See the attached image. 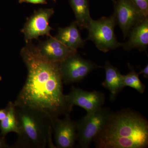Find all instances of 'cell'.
<instances>
[{
    "mask_svg": "<svg viewBox=\"0 0 148 148\" xmlns=\"http://www.w3.org/2000/svg\"><path fill=\"white\" fill-rule=\"evenodd\" d=\"M64 116V118H59L53 123L56 147L73 148L77 138L76 122L71 119L70 114Z\"/></svg>",
    "mask_w": 148,
    "mask_h": 148,
    "instance_id": "cell-10",
    "label": "cell"
},
{
    "mask_svg": "<svg viewBox=\"0 0 148 148\" xmlns=\"http://www.w3.org/2000/svg\"><path fill=\"white\" fill-rule=\"evenodd\" d=\"M112 1H113L114 3L115 1L114 0H112Z\"/></svg>",
    "mask_w": 148,
    "mask_h": 148,
    "instance_id": "cell-25",
    "label": "cell"
},
{
    "mask_svg": "<svg viewBox=\"0 0 148 148\" xmlns=\"http://www.w3.org/2000/svg\"><path fill=\"white\" fill-rule=\"evenodd\" d=\"M70 2L79 29V30L86 29L91 18L88 0H70Z\"/></svg>",
    "mask_w": 148,
    "mask_h": 148,
    "instance_id": "cell-15",
    "label": "cell"
},
{
    "mask_svg": "<svg viewBox=\"0 0 148 148\" xmlns=\"http://www.w3.org/2000/svg\"><path fill=\"white\" fill-rule=\"evenodd\" d=\"M2 80V77L1 76H0V81H1V80Z\"/></svg>",
    "mask_w": 148,
    "mask_h": 148,
    "instance_id": "cell-23",
    "label": "cell"
},
{
    "mask_svg": "<svg viewBox=\"0 0 148 148\" xmlns=\"http://www.w3.org/2000/svg\"><path fill=\"white\" fill-rule=\"evenodd\" d=\"M56 38L68 47L77 49L84 47L86 40L82 39L75 21H73L69 27L59 28Z\"/></svg>",
    "mask_w": 148,
    "mask_h": 148,
    "instance_id": "cell-14",
    "label": "cell"
},
{
    "mask_svg": "<svg viewBox=\"0 0 148 148\" xmlns=\"http://www.w3.org/2000/svg\"><path fill=\"white\" fill-rule=\"evenodd\" d=\"M145 16L148 15V0H132Z\"/></svg>",
    "mask_w": 148,
    "mask_h": 148,
    "instance_id": "cell-18",
    "label": "cell"
},
{
    "mask_svg": "<svg viewBox=\"0 0 148 148\" xmlns=\"http://www.w3.org/2000/svg\"><path fill=\"white\" fill-rule=\"evenodd\" d=\"M15 108L19 132L12 148H56L51 139L53 122L48 115L33 108L15 106Z\"/></svg>",
    "mask_w": 148,
    "mask_h": 148,
    "instance_id": "cell-3",
    "label": "cell"
},
{
    "mask_svg": "<svg viewBox=\"0 0 148 148\" xmlns=\"http://www.w3.org/2000/svg\"><path fill=\"white\" fill-rule=\"evenodd\" d=\"M130 71L126 75H123V84L124 87L129 86L134 88L141 94H143L146 89V86L142 82L139 78V75L135 69L128 64Z\"/></svg>",
    "mask_w": 148,
    "mask_h": 148,
    "instance_id": "cell-17",
    "label": "cell"
},
{
    "mask_svg": "<svg viewBox=\"0 0 148 148\" xmlns=\"http://www.w3.org/2000/svg\"><path fill=\"white\" fill-rule=\"evenodd\" d=\"M52 1H53L54 2H56V0H52Z\"/></svg>",
    "mask_w": 148,
    "mask_h": 148,
    "instance_id": "cell-24",
    "label": "cell"
},
{
    "mask_svg": "<svg viewBox=\"0 0 148 148\" xmlns=\"http://www.w3.org/2000/svg\"><path fill=\"white\" fill-rule=\"evenodd\" d=\"M20 55L28 74L14 105L42 111L50 117L53 124L61 116L71 114L73 107L65 98L60 63L46 58L32 40L26 43Z\"/></svg>",
    "mask_w": 148,
    "mask_h": 148,
    "instance_id": "cell-1",
    "label": "cell"
},
{
    "mask_svg": "<svg viewBox=\"0 0 148 148\" xmlns=\"http://www.w3.org/2000/svg\"><path fill=\"white\" fill-rule=\"evenodd\" d=\"M116 25L113 14L98 20L91 18L86 28L88 36L86 40L92 41L99 50L104 53L121 47V43L118 41L114 33Z\"/></svg>",
    "mask_w": 148,
    "mask_h": 148,
    "instance_id": "cell-4",
    "label": "cell"
},
{
    "mask_svg": "<svg viewBox=\"0 0 148 148\" xmlns=\"http://www.w3.org/2000/svg\"><path fill=\"white\" fill-rule=\"evenodd\" d=\"M114 9L116 25L121 29L124 39L128 37L133 27L147 17L132 0H117L115 1Z\"/></svg>",
    "mask_w": 148,
    "mask_h": 148,
    "instance_id": "cell-7",
    "label": "cell"
},
{
    "mask_svg": "<svg viewBox=\"0 0 148 148\" xmlns=\"http://www.w3.org/2000/svg\"><path fill=\"white\" fill-rule=\"evenodd\" d=\"M37 47L46 58L57 63H61L70 56L77 53V50L68 47L52 36L46 40L40 41Z\"/></svg>",
    "mask_w": 148,
    "mask_h": 148,
    "instance_id": "cell-11",
    "label": "cell"
},
{
    "mask_svg": "<svg viewBox=\"0 0 148 148\" xmlns=\"http://www.w3.org/2000/svg\"><path fill=\"white\" fill-rule=\"evenodd\" d=\"M7 112V108L5 109L0 110V121L2 120L4 118L6 115Z\"/></svg>",
    "mask_w": 148,
    "mask_h": 148,
    "instance_id": "cell-22",
    "label": "cell"
},
{
    "mask_svg": "<svg viewBox=\"0 0 148 148\" xmlns=\"http://www.w3.org/2000/svg\"><path fill=\"white\" fill-rule=\"evenodd\" d=\"M19 3H31L34 4H47V0H18Z\"/></svg>",
    "mask_w": 148,
    "mask_h": 148,
    "instance_id": "cell-19",
    "label": "cell"
},
{
    "mask_svg": "<svg viewBox=\"0 0 148 148\" xmlns=\"http://www.w3.org/2000/svg\"><path fill=\"white\" fill-rule=\"evenodd\" d=\"M59 66L63 84H65L80 82L93 70L101 67L83 58L77 53L66 58L60 63Z\"/></svg>",
    "mask_w": 148,
    "mask_h": 148,
    "instance_id": "cell-6",
    "label": "cell"
},
{
    "mask_svg": "<svg viewBox=\"0 0 148 148\" xmlns=\"http://www.w3.org/2000/svg\"><path fill=\"white\" fill-rule=\"evenodd\" d=\"M139 75H141V74H142L143 75V76H144V77L145 78H148V65L147 64L146 65L145 67L143 69H141L140 71V72L138 73Z\"/></svg>",
    "mask_w": 148,
    "mask_h": 148,
    "instance_id": "cell-21",
    "label": "cell"
},
{
    "mask_svg": "<svg viewBox=\"0 0 148 148\" xmlns=\"http://www.w3.org/2000/svg\"><path fill=\"white\" fill-rule=\"evenodd\" d=\"M126 42L121 43L124 50L130 51L138 48L141 51H146L148 45V17L133 27Z\"/></svg>",
    "mask_w": 148,
    "mask_h": 148,
    "instance_id": "cell-12",
    "label": "cell"
},
{
    "mask_svg": "<svg viewBox=\"0 0 148 148\" xmlns=\"http://www.w3.org/2000/svg\"><path fill=\"white\" fill-rule=\"evenodd\" d=\"M10 146L8 145L6 140L5 136H3L0 134V148H10Z\"/></svg>",
    "mask_w": 148,
    "mask_h": 148,
    "instance_id": "cell-20",
    "label": "cell"
},
{
    "mask_svg": "<svg viewBox=\"0 0 148 148\" xmlns=\"http://www.w3.org/2000/svg\"><path fill=\"white\" fill-rule=\"evenodd\" d=\"M113 112L108 108H102L99 110L85 116L76 122L79 147L88 148L95 136L106 124Z\"/></svg>",
    "mask_w": 148,
    "mask_h": 148,
    "instance_id": "cell-5",
    "label": "cell"
},
{
    "mask_svg": "<svg viewBox=\"0 0 148 148\" xmlns=\"http://www.w3.org/2000/svg\"><path fill=\"white\" fill-rule=\"evenodd\" d=\"M54 13L53 8H40L35 10L32 16L27 18L21 30L26 43L34 39L38 40L40 36H51L50 32L53 29L49 26V21Z\"/></svg>",
    "mask_w": 148,
    "mask_h": 148,
    "instance_id": "cell-8",
    "label": "cell"
},
{
    "mask_svg": "<svg viewBox=\"0 0 148 148\" xmlns=\"http://www.w3.org/2000/svg\"><path fill=\"white\" fill-rule=\"evenodd\" d=\"M6 115L3 119L0 121L1 135L5 136L10 132L18 134V121L15 111V106L12 102H9Z\"/></svg>",
    "mask_w": 148,
    "mask_h": 148,
    "instance_id": "cell-16",
    "label": "cell"
},
{
    "mask_svg": "<svg viewBox=\"0 0 148 148\" xmlns=\"http://www.w3.org/2000/svg\"><path fill=\"white\" fill-rule=\"evenodd\" d=\"M65 98L72 107L76 106L84 109L86 114L97 112L103 108L106 101L105 94L101 91H88L73 86Z\"/></svg>",
    "mask_w": 148,
    "mask_h": 148,
    "instance_id": "cell-9",
    "label": "cell"
},
{
    "mask_svg": "<svg viewBox=\"0 0 148 148\" xmlns=\"http://www.w3.org/2000/svg\"><path fill=\"white\" fill-rule=\"evenodd\" d=\"M104 68L106 77L102 85L110 91V100L114 101L124 88L123 84V75L121 73L117 68L113 66L109 61H106Z\"/></svg>",
    "mask_w": 148,
    "mask_h": 148,
    "instance_id": "cell-13",
    "label": "cell"
},
{
    "mask_svg": "<svg viewBox=\"0 0 148 148\" xmlns=\"http://www.w3.org/2000/svg\"><path fill=\"white\" fill-rule=\"evenodd\" d=\"M96 148H146L148 121L130 108L112 112L93 140Z\"/></svg>",
    "mask_w": 148,
    "mask_h": 148,
    "instance_id": "cell-2",
    "label": "cell"
}]
</instances>
